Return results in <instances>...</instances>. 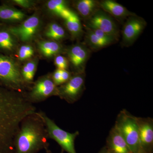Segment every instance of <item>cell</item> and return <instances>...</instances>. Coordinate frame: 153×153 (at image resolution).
Instances as JSON below:
<instances>
[{"instance_id":"29","label":"cell","mask_w":153,"mask_h":153,"mask_svg":"<svg viewBox=\"0 0 153 153\" xmlns=\"http://www.w3.org/2000/svg\"><path fill=\"white\" fill-rule=\"evenodd\" d=\"M72 75V73L68 70H61V85L67 82Z\"/></svg>"},{"instance_id":"26","label":"cell","mask_w":153,"mask_h":153,"mask_svg":"<svg viewBox=\"0 0 153 153\" xmlns=\"http://www.w3.org/2000/svg\"><path fill=\"white\" fill-rule=\"evenodd\" d=\"M92 32L97 36V38H99L102 42L106 44L108 46V45L113 43L116 38L112 37V36L108 35L106 33H104L101 30L94 28H89Z\"/></svg>"},{"instance_id":"13","label":"cell","mask_w":153,"mask_h":153,"mask_svg":"<svg viewBox=\"0 0 153 153\" xmlns=\"http://www.w3.org/2000/svg\"><path fill=\"white\" fill-rule=\"evenodd\" d=\"M20 44L10 26L0 23V54L13 57Z\"/></svg>"},{"instance_id":"10","label":"cell","mask_w":153,"mask_h":153,"mask_svg":"<svg viewBox=\"0 0 153 153\" xmlns=\"http://www.w3.org/2000/svg\"><path fill=\"white\" fill-rule=\"evenodd\" d=\"M141 153H153V120L137 117Z\"/></svg>"},{"instance_id":"30","label":"cell","mask_w":153,"mask_h":153,"mask_svg":"<svg viewBox=\"0 0 153 153\" xmlns=\"http://www.w3.org/2000/svg\"><path fill=\"white\" fill-rule=\"evenodd\" d=\"M98 153H109V152H108V150L107 149L106 147L105 146L103 147L98 152Z\"/></svg>"},{"instance_id":"31","label":"cell","mask_w":153,"mask_h":153,"mask_svg":"<svg viewBox=\"0 0 153 153\" xmlns=\"http://www.w3.org/2000/svg\"><path fill=\"white\" fill-rule=\"evenodd\" d=\"M46 153H52V152H51V151L49 149L47 150V151H46ZM63 150L61 151V153H63Z\"/></svg>"},{"instance_id":"22","label":"cell","mask_w":153,"mask_h":153,"mask_svg":"<svg viewBox=\"0 0 153 153\" xmlns=\"http://www.w3.org/2000/svg\"><path fill=\"white\" fill-rule=\"evenodd\" d=\"M63 20L66 30L72 40L78 39L82 36L83 31L81 22L78 15L74 11L71 10L70 15Z\"/></svg>"},{"instance_id":"11","label":"cell","mask_w":153,"mask_h":153,"mask_svg":"<svg viewBox=\"0 0 153 153\" xmlns=\"http://www.w3.org/2000/svg\"><path fill=\"white\" fill-rule=\"evenodd\" d=\"M144 20L131 16L124 25L122 32L123 44L125 46L131 45L136 40L146 27Z\"/></svg>"},{"instance_id":"9","label":"cell","mask_w":153,"mask_h":153,"mask_svg":"<svg viewBox=\"0 0 153 153\" xmlns=\"http://www.w3.org/2000/svg\"><path fill=\"white\" fill-rule=\"evenodd\" d=\"M64 54L68 59L72 74L85 73V64L90 51L85 45L77 43L66 47Z\"/></svg>"},{"instance_id":"24","label":"cell","mask_w":153,"mask_h":153,"mask_svg":"<svg viewBox=\"0 0 153 153\" xmlns=\"http://www.w3.org/2000/svg\"><path fill=\"white\" fill-rule=\"evenodd\" d=\"M3 4H7L10 5L17 6L27 10H34L38 9V1L35 0H8L1 1Z\"/></svg>"},{"instance_id":"28","label":"cell","mask_w":153,"mask_h":153,"mask_svg":"<svg viewBox=\"0 0 153 153\" xmlns=\"http://www.w3.org/2000/svg\"><path fill=\"white\" fill-rule=\"evenodd\" d=\"M52 79L57 86L61 85V70L56 69L52 73Z\"/></svg>"},{"instance_id":"25","label":"cell","mask_w":153,"mask_h":153,"mask_svg":"<svg viewBox=\"0 0 153 153\" xmlns=\"http://www.w3.org/2000/svg\"><path fill=\"white\" fill-rule=\"evenodd\" d=\"M85 40L88 46L93 49L97 50L101 49L108 46L97 38L89 28H88L87 33L85 36Z\"/></svg>"},{"instance_id":"6","label":"cell","mask_w":153,"mask_h":153,"mask_svg":"<svg viewBox=\"0 0 153 153\" xmlns=\"http://www.w3.org/2000/svg\"><path fill=\"white\" fill-rule=\"evenodd\" d=\"M37 113L44 122L49 138L56 141L63 152L65 151L68 153H77L74 142L79 135V131H76L74 133L66 131L59 127L45 112L39 111Z\"/></svg>"},{"instance_id":"19","label":"cell","mask_w":153,"mask_h":153,"mask_svg":"<svg viewBox=\"0 0 153 153\" xmlns=\"http://www.w3.org/2000/svg\"><path fill=\"white\" fill-rule=\"evenodd\" d=\"M99 5L104 10L117 19H124L128 16L134 15L123 6L111 0L102 1Z\"/></svg>"},{"instance_id":"27","label":"cell","mask_w":153,"mask_h":153,"mask_svg":"<svg viewBox=\"0 0 153 153\" xmlns=\"http://www.w3.org/2000/svg\"><path fill=\"white\" fill-rule=\"evenodd\" d=\"M54 63L57 69L60 70H68L69 63L66 57L62 55H57L54 57Z\"/></svg>"},{"instance_id":"4","label":"cell","mask_w":153,"mask_h":153,"mask_svg":"<svg viewBox=\"0 0 153 153\" xmlns=\"http://www.w3.org/2000/svg\"><path fill=\"white\" fill-rule=\"evenodd\" d=\"M44 16L38 9L19 25L10 26V29L20 43H34L41 38L45 25Z\"/></svg>"},{"instance_id":"14","label":"cell","mask_w":153,"mask_h":153,"mask_svg":"<svg viewBox=\"0 0 153 153\" xmlns=\"http://www.w3.org/2000/svg\"><path fill=\"white\" fill-rule=\"evenodd\" d=\"M89 28H94L117 38L118 31L112 19L101 11H97L90 18L88 23Z\"/></svg>"},{"instance_id":"2","label":"cell","mask_w":153,"mask_h":153,"mask_svg":"<svg viewBox=\"0 0 153 153\" xmlns=\"http://www.w3.org/2000/svg\"><path fill=\"white\" fill-rule=\"evenodd\" d=\"M46 126L37 111L27 117L20 125L14 142V153H37L49 149Z\"/></svg>"},{"instance_id":"20","label":"cell","mask_w":153,"mask_h":153,"mask_svg":"<svg viewBox=\"0 0 153 153\" xmlns=\"http://www.w3.org/2000/svg\"><path fill=\"white\" fill-rule=\"evenodd\" d=\"M39 61V57L37 56L22 64L21 72L22 78L28 89L34 82V76L36 75Z\"/></svg>"},{"instance_id":"17","label":"cell","mask_w":153,"mask_h":153,"mask_svg":"<svg viewBox=\"0 0 153 153\" xmlns=\"http://www.w3.org/2000/svg\"><path fill=\"white\" fill-rule=\"evenodd\" d=\"M105 146L109 153H133L114 126L110 131Z\"/></svg>"},{"instance_id":"3","label":"cell","mask_w":153,"mask_h":153,"mask_svg":"<svg viewBox=\"0 0 153 153\" xmlns=\"http://www.w3.org/2000/svg\"><path fill=\"white\" fill-rule=\"evenodd\" d=\"M22 65L13 57L0 54V85L25 94L28 88L22 78Z\"/></svg>"},{"instance_id":"5","label":"cell","mask_w":153,"mask_h":153,"mask_svg":"<svg viewBox=\"0 0 153 153\" xmlns=\"http://www.w3.org/2000/svg\"><path fill=\"white\" fill-rule=\"evenodd\" d=\"M132 152L141 153L137 117L123 109L118 114L114 126Z\"/></svg>"},{"instance_id":"7","label":"cell","mask_w":153,"mask_h":153,"mask_svg":"<svg viewBox=\"0 0 153 153\" xmlns=\"http://www.w3.org/2000/svg\"><path fill=\"white\" fill-rule=\"evenodd\" d=\"M25 95L30 103L45 101L52 96L58 95V86L52 79V73L40 76L27 91Z\"/></svg>"},{"instance_id":"16","label":"cell","mask_w":153,"mask_h":153,"mask_svg":"<svg viewBox=\"0 0 153 153\" xmlns=\"http://www.w3.org/2000/svg\"><path fill=\"white\" fill-rule=\"evenodd\" d=\"M68 2L64 0H49L43 5V11L49 16L66 19L71 14V10L68 8Z\"/></svg>"},{"instance_id":"21","label":"cell","mask_w":153,"mask_h":153,"mask_svg":"<svg viewBox=\"0 0 153 153\" xmlns=\"http://www.w3.org/2000/svg\"><path fill=\"white\" fill-rule=\"evenodd\" d=\"M37 56L35 43H20L13 57L22 64Z\"/></svg>"},{"instance_id":"15","label":"cell","mask_w":153,"mask_h":153,"mask_svg":"<svg viewBox=\"0 0 153 153\" xmlns=\"http://www.w3.org/2000/svg\"><path fill=\"white\" fill-rule=\"evenodd\" d=\"M28 16L24 11L14 6L3 3L0 5V23L15 26L22 23Z\"/></svg>"},{"instance_id":"1","label":"cell","mask_w":153,"mask_h":153,"mask_svg":"<svg viewBox=\"0 0 153 153\" xmlns=\"http://www.w3.org/2000/svg\"><path fill=\"white\" fill-rule=\"evenodd\" d=\"M36 111L25 94L0 85V153H14V140L22 121Z\"/></svg>"},{"instance_id":"23","label":"cell","mask_w":153,"mask_h":153,"mask_svg":"<svg viewBox=\"0 0 153 153\" xmlns=\"http://www.w3.org/2000/svg\"><path fill=\"white\" fill-rule=\"evenodd\" d=\"M73 5L81 16L88 19L97 12V8L99 4L94 0H79L74 1Z\"/></svg>"},{"instance_id":"8","label":"cell","mask_w":153,"mask_h":153,"mask_svg":"<svg viewBox=\"0 0 153 153\" xmlns=\"http://www.w3.org/2000/svg\"><path fill=\"white\" fill-rule=\"evenodd\" d=\"M85 73L72 74L66 83L58 86V95L69 104L78 101L85 90Z\"/></svg>"},{"instance_id":"18","label":"cell","mask_w":153,"mask_h":153,"mask_svg":"<svg viewBox=\"0 0 153 153\" xmlns=\"http://www.w3.org/2000/svg\"><path fill=\"white\" fill-rule=\"evenodd\" d=\"M67 33L64 28L55 21H51L44 26L41 38L60 42L66 39Z\"/></svg>"},{"instance_id":"12","label":"cell","mask_w":153,"mask_h":153,"mask_svg":"<svg viewBox=\"0 0 153 153\" xmlns=\"http://www.w3.org/2000/svg\"><path fill=\"white\" fill-rule=\"evenodd\" d=\"M38 57L45 60L54 59L57 55L64 54L66 47L60 42L40 38L34 42Z\"/></svg>"}]
</instances>
